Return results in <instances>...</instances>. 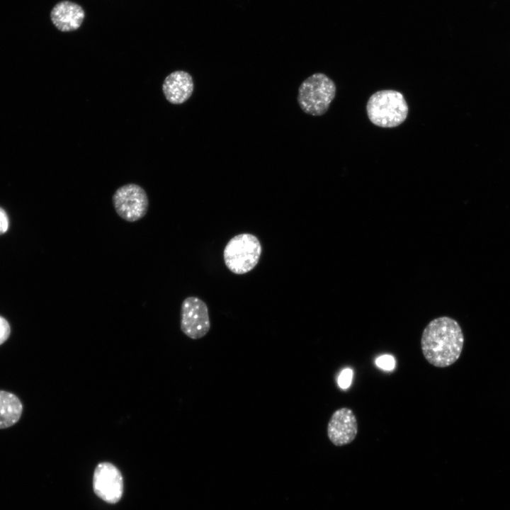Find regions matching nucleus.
Instances as JSON below:
<instances>
[{
    "mask_svg": "<svg viewBox=\"0 0 510 510\" xmlns=\"http://www.w3.org/2000/svg\"><path fill=\"white\" fill-rule=\"evenodd\" d=\"M464 336L458 322L449 317L431 320L424 328L421 347L426 360L434 366L446 368L461 355Z\"/></svg>",
    "mask_w": 510,
    "mask_h": 510,
    "instance_id": "f257e3e1",
    "label": "nucleus"
},
{
    "mask_svg": "<svg viewBox=\"0 0 510 510\" xmlns=\"http://www.w3.org/2000/svg\"><path fill=\"white\" fill-rule=\"evenodd\" d=\"M370 122L380 128H395L402 124L409 112L407 101L400 92L381 90L369 98L366 106Z\"/></svg>",
    "mask_w": 510,
    "mask_h": 510,
    "instance_id": "f03ea898",
    "label": "nucleus"
},
{
    "mask_svg": "<svg viewBox=\"0 0 510 510\" xmlns=\"http://www.w3.org/2000/svg\"><path fill=\"white\" fill-rule=\"evenodd\" d=\"M261 253L262 246L258 237L244 232L228 241L223 251V259L226 267L232 273L242 275L257 266Z\"/></svg>",
    "mask_w": 510,
    "mask_h": 510,
    "instance_id": "7ed1b4c3",
    "label": "nucleus"
},
{
    "mask_svg": "<svg viewBox=\"0 0 510 510\" xmlns=\"http://www.w3.org/2000/svg\"><path fill=\"white\" fill-rule=\"evenodd\" d=\"M336 85L326 74L315 73L299 86L298 103L303 112L313 116L324 115L336 95Z\"/></svg>",
    "mask_w": 510,
    "mask_h": 510,
    "instance_id": "20e7f679",
    "label": "nucleus"
},
{
    "mask_svg": "<svg viewBox=\"0 0 510 510\" xmlns=\"http://www.w3.org/2000/svg\"><path fill=\"white\" fill-rule=\"evenodd\" d=\"M112 200L117 215L127 222L140 220L148 210L147 194L136 183H127L117 188Z\"/></svg>",
    "mask_w": 510,
    "mask_h": 510,
    "instance_id": "39448f33",
    "label": "nucleus"
},
{
    "mask_svg": "<svg viewBox=\"0 0 510 510\" xmlns=\"http://www.w3.org/2000/svg\"><path fill=\"white\" fill-rule=\"evenodd\" d=\"M180 327L182 332L191 339L196 340L205 336L210 329L206 303L196 296L185 298L181 307Z\"/></svg>",
    "mask_w": 510,
    "mask_h": 510,
    "instance_id": "423d86ee",
    "label": "nucleus"
},
{
    "mask_svg": "<svg viewBox=\"0 0 510 510\" xmlns=\"http://www.w3.org/2000/svg\"><path fill=\"white\" fill-rule=\"evenodd\" d=\"M123 479L119 469L109 462L99 463L93 476L95 494L108 504L118 502L123 494Z\"/></svg>",
    "mask_w": 510,
    "mask_h": 510,
    "instance_id": "0eeeda50",
    "label": "nucleus"
},
{
    "mask_svg": "<svg viewBox=\"0 0 510 510\" xmlns=\"http://www.w3.org/2000/svg\"><path fill=\"white\" fill-rule=\"evenodd\" d=\"M327 436L336 446L351 443L358 433V423L353 412L347 407L336 410L327 424Z\"/></svg>",
    "mask_w": 510,
    "mask_h": 510,
    "instance_id": "6e6552de",
    "label": "nucleus"
},
{
    "mask_svg": "<svg viewBox=\"0 0 510 510\" xmlns=\"http://www.w3.org/2000/svg\"><path fill=\"white\" fill-rule=\"evenodd\" d=\"M85 18L83 8L68 0L58 2L50 11L53 25L62 32H71L81 26Z\"/></svg>",
    "mask_w": 510,
    "mask_h": 510,
    "instance_id": "1a4fd4ad",
    "label": "nucleus"
},
{
    "mask_svg": "<svg viewBox=\"0 0 510 510\" xmlns=\"http://www.w3.org/2000/svg\"><path fill=\"white\" fill-rule=\"evenodd\" d=\"M194 84L191 75L187 72L177 70L165 78L162 91L166 99L172 104H181L191 96Z\"/></svg>",
    "mask_w": 510,
    "mask_h": 510,
    "instance_id": "9d476101",
    "label": "nucleus"
},
{
    "mask_svg": "<svg viewBox=\"0 0 510 510\" xmlns=\"http://www.w3.org/2000/svg\"><path fill=\"white\" fill-rule=\"evenodd\" d=\"M23 405L14 394L0 390V429L15 424L21 418Z\"/></svg>",
    "mask_w": 510,
    "mask_h": 510,
    "instance_id": "9b49d317",
    "label": "nucleus"
},
{
    "mask_svg": "<svg viewBox=\"0 0 510 510\" xmlns=\"http://www.w3.org/2000/svg\"><path fill=\"white\" fill-rule=\"evenodd\" d=\"M375 363L378 367L386 370H392L395 366L394 358L390 355H384L378 357Z\"/></svg>",
    "mask_w": 510,
    "mask_h": 510,
    "instance_id": "f8f14e48",
    "label": "nucleus"
},
{
    "mask_svg": "<svg viewBox=\"0 0 510 510\" xmlns=\"http://www.w3.org/2000/svg\"><path fill=\"white\" fill-rule=\"evenodd\" d=\"M353 371L350 368L344 369L338 378V383L341 388L346 389L351 383Z\"/></svg>",
    "mask_w": 510,
    "mask_h": 510,
    "instance_id": "ddd939ff",
    "label": "nucleus"
},
{
    "mask_svg": "<svg viewBox=\"0 0 510 510\" xmlns=\"http://www.w3.org/2000/svg\"><path fill=\"white\" fill-rule=\"evenodd\" d=\"M11 327L6 319L0 316V345L4 344L8 338Z\"/></svg>",
    "mask_w": 510,
    "mask_h": 510,
    "instance_id": "4468645a",
    "label": "nucleus"
},
{
    "mask_svg": "<svg viewBox=\"0 0 510 510\" xmlns=\"http://www.w3.org/2000/svg\"><path fill=\"white\" fill-rule=\"evenodd\" d=\"M8 228V218L5 210L0 207V234L5 233Z\"/></svg>",
    "mask_w": 510,
    "mask_h": 510,
    "instance_id": "2eb2a0df",
    "label": "nucleus"
}]
</instances>
